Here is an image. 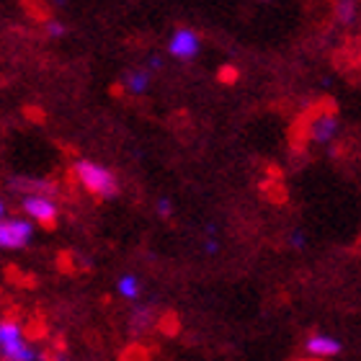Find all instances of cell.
Returning a JSON list of instances; mask_svg holds the SVG:
<instances>
[{"mask_svg": "<svg viewBox=\"0 0 361 361\" xmlns=\"http://www.w3.org/2000/svg\"><path fill=\"white\" fill-rule=\"evenodd\" d=\"M0 359L3 361H37L39 351L23 336L21 323L11 317L0 320Z\"/></svg>", "mask_w": 361, "mask_h": 361, "instance_id": "6da1fadb", "label": "cell"}, {"mask_svg": "<svg viewBox=\"0 0 361 361\" xmlns=\"http://www.w3.org/2000/svg\"><path fill=\"white\" fill-rule=\"evenodd\" d=\"M75 173L80 178L85 188L90 194L98 196V199H114L119 194V183H116V176L104 166H96L90 160H80L75 166Z\"/></svg>", "mask_w": 361, "mask_h": 361, "instance_id": "7a4b0ae2", "label": "cell"}, {"mask_svg": "<svg viewBox=\"0 0 361 361\" xmlns=\"http://www.w3.org/2000/svg\"><path fill=\"white\" fill-rule=\"evenodd\" d=\"M23 212H26L31 219H37L42 227H47V230H54V227H57V204H54L49 196L29 194L23 199Z\"/></svg>", "mask_w": 361, "mask_h": 361, "instance_id": "3957f363", "label": "cell"}, {"mask_svg": "<svg viewBox=\"0 0 361 361\" xmlns=\"http://www.w3.org/2000/svg\"><path fill=\"white\" fill-rule=\"evenodd\" d=\"M31 225L26 219H0V248H23L31 240Z\"/></svg>", "mask_w": 361, "mask_h": 361, "instance_id": "277c9868", "label": "cell"}, {"mask_svg": "<svg viewBox=\"0 0 361 361\" xmlns=\"http://www.w3.org/2000/svg\"><path fill=\"white\" fill-rule=\"evenodd\" d=\"M171 54L178 57V60H191L199 54V37H196L191 29H178L171 39V44H168Z\"/></svg>", "mask_w": 361, "mask_h": 361, "instance_id": "5b68a950", "label": "cell"}, {"mask_svg": "<svg viewBox=\"0 0 361 361\" xmlns=\"http://www.w3.org/2000/svg\"><path fill=\"white\" fill-rule=\"evenodd\" d=\"M307 351L317 359H331V356L341 354V341L333 338V336H323V333H317L312 338L307 341Z\"/></svg>", "mask_w": 361, "mask_h": 361, "instance_id": "8992f818", "label": "cell"}, {"mask_svg": "<svg viewBox=\"0 0 361 361\" xmlns=\"http://www.w3.org/2000/svg\"><path fill=\"white\" fill-rule=\"evenodd\" d=\"M338 132V119H336V114H320L315 121H312V127H310V135L315 142H331L333 137Z\"/></svg>", "mask_w": 361, "mask_h": 361, "instance_id": "52a82bcc", "label": "cell"}, {"mask_svg": "<svg viewBox=\"0 0 361 361\" xmlns=\"http://www.w3.org/2000/svg\"><path fill=\"white\" fill-rule=\"evenodd\" d=\"M147 85H150V73L147 70H135V73H129L127 75V88L129 93H145L147 90Z\"/></svg>", "mask_w": 361, "mask_h": 361, "instance_id": "ba28073f", "label": "cell"}, {"mask_svg": "<svg viewBox=\"0 0 361 361\" xmlns=\"http://www.w3.org/2000/svg\"><path fill=\"white\" fill-rule=\"evenodd\" d=\"M116 289H119V294L124 297V300H137V297H140V279L127 274V276L119 279Z\"/></svg>", "mask_w": 361, "mask_h": 361, "instance_id": "9c48e42d", "label": "cell"}, {"mask_svg": "<svg viewBox=\"0 0 361 361\" xmlns=\"http://www.w3.org/2000/svg\"><path fill=\"white\" fill-rule=\"evenodd\" d=\"M338 16H341V21H351V18H354V3H351V0H343L338 6Z\"/></svg>", "mask_w": 361, "mask_h": 361, "instance_id": "30bf717a", "label": "cell"}, {"mask_svg": "<svg viewBox=\"0 0 361 361\" xmlns=\"http://www.w3.org/2000/svg\"><path fill=\"white\" fill-rule=\"evenodd\" d=\"M47 34H49V37H62V34H65V26H62V23H57V21H47Z\"/></svg>", "mask_w": 361, "mask_h": 361, "instance_id": "8fae6325", "label": "cell"}, {"mask_svg": "<svg viewBox=\"0 0 361 361\" xmlns=\"http://www.w3.org/2000/svg\"><path fill=\"white\" fill-rule=\"evenodd\" d=\"M235 78H238V70H235V68H222V70H219V80H222V83H235Z\"/></svg>", "mask_w": 361, "mask_h": 361, "instance_id": "7c38bea8", "label": "cell"}, {"mask_svg": "<svg viewBox=\"0 0 361 361\" xmlns=\"http://www.w3.org/2000/svg\"><path fill=\"white\" fill-rule=\"evenodd\" d=\"M158 212L163 214V217H171V202H166V199H163V202L158 204Z\"/></svg>", "mask_w": 361, "mask_h": 361, "instance_id": "4fadbf2b", "label": "cell"}, {"mask_svg": "<svg viewBox=\"0 0 361 361\" xmlns=\"http://www.w3.org/2000/svg\"><path fill=\"white\" fill-rule=\"evenodd\" d=\"M292 245H294V248H302V245H305V235H302V233H294L292 235Z\"/></svg>", "mask_w": 361, "mask_h": 361, "instance_id": "5bb4252c", "label": "cell"}, {"mask_svg": "<svg viewBox=\"0 0 361 361\" xmlns=\"http://www.w3.org/2000/svg\"><path fill=\"white\" fill-rule=\"evenodd\" d=\"M214 250H217V243L209 240V243H207V253H214Z\"/></svg>", "mask_w": 361, "mask_h": 361, "instance_id": "9a60e30c", "label": "cell"}, {"mask_svg": "<svg viewBox=\"0 0 361 361\" xmlns=\"http://www.w3.org/2000/svg\"><path fill=\"white\" fill-rule=\"evenodd\" d=\"M3 214H6V204L0 202V219H3Z\"/></svg>", "mask_w": 361, "mask_h": 361, "instance_id": "2e32d148", "label": "cell"}]
</instances>
